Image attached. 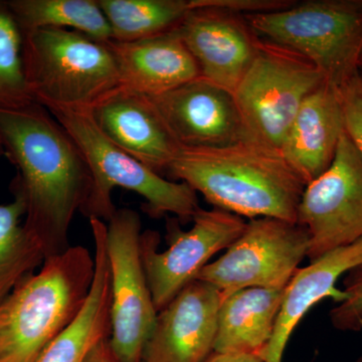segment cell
Masks as SVG:
<instances>
[{"label": "cell", "instance_id": "obj_1", "mask_svg": "<svg viewBox=\"0 0 362 362\" xmlns=\"http://www.w3.org/2000/svg\"><path fill=\"white\" fill-rule=\"evenodd\" d=\"M0 138L18 175L11 190L25 199L23 226L45 259L70 247L74 216L93 187L89 164L77 143L42 105L0 109Z\"/></svg>", "mask_w": 362, "mask_h": 362}, {"label": "cell", "instance_id": "obj_2", "mask_svg": "<svg viewBox=\"0 0 362 362\" xmlns=\"http://www.w3.org/2000/svg\"><path fill=\"white\" fill-rule=\"evenodd\" d=\"M216 209L246 218L297 223L306 185L280 150L252 140L216 148H185L168 169Z\"/></svg>", "mask_w": 362, "mask_h": 362}, {"label": "cell", "instance_id": "obj_3", "mask_svg": "<svg viewBox=\"0 0 362 362\" xmlns=\"http://www.w3.org/2000/svg\"><path fill=\"white\" fill-rule=\"evenodd\" d=\"M95 259L83 246L45 259L0 301V362H35L80 313Z\"/></svg>", "mask_w": 362, "mask_h": 362}, {"label": "cell", "instance_id": "obj_4", "mask_svg": "<svg viewBox=\"0 0 362 362\" xmlns=\"http://www.w3.org/2000/svg\"><path fill=\"white\" fill-rule=\"evenodd\" d=\"M45 109L70 133L89 164L93 187L80 211L88 218L110 220L117 211L112 201L116 187L145 199L143 209L152 218L173 214L180 221H192L202 209L194 188L182 181L165 180L117 147L99 130L88 109Z\"/></svg>", "mask_w": 362, "mask_h": 362}, {"label": "cell", "instance_id": "obj_5", "mask_svg": "<svg viewBox=\"0 0 362 362\" xmlns=\"http://www.w3.org/2000/svg\"><path fill=\"white\" fill-rule=\"evenodd\" d=\"M107 42L66 28L23 33L26 80L35 102L90 110L118 89V68Z\"/></svg>", "mask_w": 362, "mask_h": 362}, {"label": "cell", "instance_id": "obj_6", "mask_svg": "<svg viewBox=\"0 0 362 362\" xmlns=\"http://www.w3.org/2000/svg\"><path fill=\"white\" fill-rule=\"evenodd\" d=\"M245 16L258 37L301 54L338 90L361 70L362 0H315Z\"/></svg>", "mask_w": 362, "mask_h": 362}, {"label": "cell", "instance_id": "obj_7", "mask_svg": "<svg viewBox=\"0 0 362 362\" xmlns=\"http://www.w3.org/2000/svg\"><path fill=\"white\" fill-rule=\"evenodd\" d=\"M324 82L308 59L261 37L233 92L247 139L280 150L304 100Z\"/></svg>", "mask_w": 362, "mask_h": 362}, {"label": "cell", "instance_id": "obj_8", "mask_svg": "<svg viewBox=\"0 0 362 362\" xmlns=\"http://www.w3.org/2000/svg\"><path fill=\"white\" fill-rule=\"evenodd\" d=\"M304 226L273 218H254L225 255L209 263L195 280L213 285L223 299L246 288L283 289L307 258Z\"/></svg>", "mask_w": 362, "mask_h": 362}, {"label": "cell", "instance_id": "obj_9", "mask_svg": "<svg viewBox=\"0 0 362 362\" xmlns=\"http://www.w3.org/2000/svg\"><path fill=\"white\" fill-rule=\"evenodd\" d=\"M108 223L106 246L111 276L109 345L118 362H142L145 345L158 312L142 263L141 220L133 209H120Z\"/></svg>", "mask_w": 362, "mask_h": 362}, {"label": "cell", "instance_id": "obj_10", "mask_svg": "<svg viewBox=\"0 0 362 362\" xmlns=\"http://www.w3.org/2000/svg\"><path fill=\"white\" fill-rule=\"evenodd\" d=\"M194 226L182 230L178 221L168 223V247L158 252V233H141L140 251L154 307L160 312L195 280L214 255L228 249L246 228L243 218L223 209H201Z\"/></svg>", "mask_w": 362, "mask_h": 362}, {"label": "cell", "instance_id": "obj_11", "mask_svg": "<svg viewBox=\"0 0 362 362\" xmlns=\"http://www.w3.org/2000/svg\"><path fill=\"white\" fill-rule=\"evenodd\" d=\"M297 223L309 235V262L362 239V158L346 130L327 170L304 188Z\"/></svg>", "mask_w": 362, "mask_h": 362}, {"label": "cell", "instance_id": "obj_12", "mask_svg": "<svg viewBox=\"0 0 362 362\" xmlns=\"http://www.w3.org/2000/svg\"><path fill=\"white\" fill-rule=\"evenodd\" d=\"M192 4L177 28L181 39L201 77L233 94L256 57L261 37L245 14L221 6L218 0H192Z\"/></svg>", "mask_w": 362, "mask_h": 362}, {"label": "cell", "instance_id": "obj_13", "mask_svg": "<svg viewBox=\"0 0 362 362\" xmlns=\"http://www.w3.org/2000/svg\"><path fill=\"white\" fill-rule=\"evenodd\" d=\"M149 98L185 148H216L249 140L233 93L206 78Z\"/></svg>", "mask_w": 362, "mask_h": 362}, {"label": "cell", "instance_id": "obj_14", "mask_svg": "<svg viewBox=\"0 0 362 362\" xmlns=\"http://www.w3.org/2000/svg\"><path fill=\"white\" fill-rule=\"evenodd\" d=\"M223 296L194 280L158 312L142 362H204L214 352Z\"/></svg>", "mask_w": 362, "mask_h": 362}, {"label": "cell", "instance_id": "obj_15", "mask_svg": "<svg viewBox=\"0 0 362 362\" xmlns=\"http://www.w3.org/2000/svg\"><path fill=\"white\" fill-rule=\"evenodd\" d=\"M90 113L107 139L158 175L168 173L183 148L144 95L119 87Z\"/></svg>", "mask_w": 362, "mask_h": 362}, {"label": "cell", "instance_id": "obj_16", "mask_svg": "<svg viewBox=\"0 0 362 362\" xmlns=\"http://www.w3.org/2000/svg\"><path fill=\"white\" fill-rule=\"evenodd\" d=\"M344 131L339 90L324 82L304 100L281 153L307 185L329 168Z\"/></svg>", "mask_w": 362, "mask_h": 362}, {"label": "cell", "instance_id": "obj_17", "mask_svg": "<svg viewBox=\"0 0 362 362\" xmlns=\"http://www.w3.org/2000/svg\"><path fill=\"white\" fill-rule=\"evenodd\" d=\"M107 44L115 57L123 89L156 97L201 77L177 28L150 39Z\"/></svg>", "mask_w": 362, "mask_h": 362}, {"label": "cell", "instance_id": "obj_18", "mask_svg": "<svg viewBox=\"0 0 362 362\" xmlns=\"http://www.w3.org/2000/svg\"><path fill=\"white\" fill-rule=\"evenodd\" d=\"M361 263L362 239L298 269L286 287L273 337L261 356L264 362L283 361L288 341L305 314L324 298L332 295L337 281Z\"/></svg>", "mask_w": 362, "mask_h": 362}, {"label": "cell", "instance_id": "obj_19", "mask_svg": "<svg viewBox=\"0 0 362 362\" xmlns=\"http://www.w3.org/2000/svg\"><path fill=\"white\" fill-rule=\"evenodd\" d=\"M95 274L80 313L35 362H87L90 352L111 334V276L106 232L93 233Z\"/></svg>", "mask_w": 362, "mask_h": 362}, {"label": "cell", "instance_id": "obj_20", "mask_svg": "<svg viewBox=\"0 0 362 362\" xmlns=\"http://www.w3.org/2000/svg\"><path fill=\"white\" fill-rule=\"evenodd\" d=\"M286 288H246L221 302L214 352L256 354L271 341Z\"/></svg>", "mask_w": 362, "mask_h": 362}, {"label": "cell", "instance_id": "obj_21", "mask_svg": "<svg viewBox=\"0 0 362 362\" xmlns=\"http://www.w3.org/2000/svg\"><path fill=\"white\" fill-rule=\"evenodd\" d=\"M23 33L44 28L77 30L98 42L112 40L98 0H8Z\"/></svg>", "mask_w": 362, "mask_h": 362}, {"label": "cell", "instance_id": "obj_22", "mask_svg": "<svg viewBox=\"0 0 362 362\" xmlns=\"http://www.w3.org/2000/svg\"><path fill=\"white\" fill-rule=\"evenodd\" d=\"M111 26L112 40L137 42L175 30L192 0H98Z\"/></svg>", "mask_w": 362, "mask_h": 362}, {"label": "cell", "instance_id": "obj_23", "mask_svg": "<svg viewBox=\"0 0 362 362\" xmlns=\"http://www.w3.org/2000/svg\"><path fill=\"white\" fill-rule=\"evenodd\" d=\"M13 194V202L0 204V301L45 259L44 252L21 223L26 213L25 199Z\"/></svg>", "mask_w": 362, "mask_h": 362}, {"label": "cell", "instance_id": "obj_24", "mask_svg": "<svg viewBox=\"0 0 362 362\" xmlns=\"http://www.w3.org/2000/svg\"><path fill=\"white\" fill-rule=\"evenodd\" d=\"M35 102L23 63V33L7 1H0V109Z\"/></svg>", "mask_w": 362, "mask_h": 362}, {"label": "cell", "instance_id": "obj_25", "mask_svg": "<svg viewBox=\"0 0 362 362\" xmlns=\"http://www.w3.org/2000/svg\"><path fill=\"white\" fill-rule=\"evenodd\" d=\"M342 298L330 310L329 319L335 329L361 331L362 322V263L343 276Z\"/></svg>", "mask_w": 362, "mask_h": 362}, {"label": "cell", "instance_id": "obj_26", "mask_svg": "<svg viewBox=\"0 0 362 362\" xmlns=\"http://www.w3.org/2000/svg\"><path fill=\"white\" fill-rule=\"evenodd\" d=\"M345 130L362 158V83L358 73L339 89Z\"/></svg>", "mask_w": 362, "mask_h": 362}, {"label": "cell", "instance_id": "obj_27", "mask_svg": "<svg viewBox=\"0 0 362 362\" xmlns=\"http://www.w3.org/2000/svg\"><path fill=\"white\" fill-rule=\"evenodd\" d=\"M204 362H264L263 359L256 354H220L213 352Z\"/></svg>", "mask_w": 362, "mask_h": 362}, {"label": "cell", "instance_id": "obj_28", "mask_svg": "<svg viewBox=\"0 0 362 362\" xmlns=\"http://www.w3.org/2000/svg\"><path fill=\"white\" fill-rule=\"evenodd\" d=\"M87 362H118L112 354L109 339L104 340L95 347Z\"/></svg>", "mask_w": 362, "mask_h": 362}, {"label": "cell", "instance_id": "obj_29", "mask_svg": "<svg viewBox=\"0 0 362 362\" xmlns=\"http://www.w3.org/2000/svg\"><path fill=\"white\" fill-rule=\"evenodd\" d=\"M4 156H6V153H4V144H2L1 138H0V157Z\"/></svg>", "mask_w": 362, "mask_h": 362}, {"label": "cell", "instance_id": "obj_30", "mask_svg": "<svg viewBox=\"0 0 362 362\" xmlns=\"http://www.w3.org/2000/svg\"><path fill=\"white\" fill-rule=\"evenodd\" d=\"M354 362H362V356H359L358 358L356 359Z\"/></svg>", "mask_w": 362, "mask_h": 362}, {"label": "cell", "instance_id": "obj_31", "mask_svg": "<svg viewBox=\"0 0 362 362\" xmlns=\"http://www.w3.org/2000/svg\"><path fill=\"white\" fill-rule=\"evenodd\" d=\"M359 75H361V83H362V68H361V70H359Z\"/></svg>", "mask_w": 362, "mask_h": 362}, {"label": "cell", "instance_id": "obj_32", "mask_svg": "<svg viewBox=\"0 0 362 362\" xmlns=\"http://www.w3.org/2000/svg\"><path fill=\"white\" fill-rule=\"evenodd\" d=\"M361 68H362V58H361Z\"/></svg>", "mask_w": 362, "mask_h": 362}, {"label": "cell", "instance_id": "obj_33", "mask_svg": "<svg viewBox=\"0 0 362 362\" xmlns=\"http://www.w3.org/2000/svg\"><path fill=\"white\" fill-rule=\"evenodd\" d=\"M361 331H362V322H361Z\"/></svg>", "mask_w": 362, "mask_h": 362}]
</instances>
